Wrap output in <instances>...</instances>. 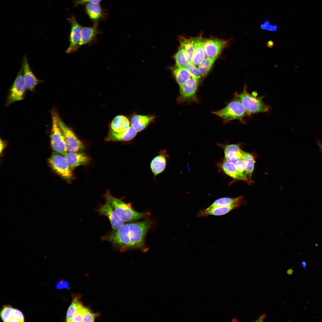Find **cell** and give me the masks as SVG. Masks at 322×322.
<instances>
[{
  "instance_id": "52a82bcc",
  "label": "cell",
  "mask_w": 322,
  "mask_h": 322,
  "mask_svg": "<svg viewBox=\"0 0 322 322\" xmlns=\"http://www.w3.org/2000/svg\"><path fill=\"white\" fill-rule=\"evenodd\" d=\"M48 162L55 172L63 178L68 181L72 179V171L62 154L54 152L48 159Z\"/></svg>"
},
{
  "instance_id": "e0dca14e",
  "label": "cell",
  "mask_w": 322,
  "mask_h": 322,
  "mask_svg": "<svg viewBox=\"0 0 322 322\" xmlns=\"http://www.w3.org/2000/svg\"><path fill=\"white\" fill-rule=\"evenodd\" d=\"M158 153L159 154L153 159L150 164L151 169L154 177L164 170L167 159L169 158V155L165 150H161Z\"/></svg>"
},
{
  "instance_id": "2e32d148",
  "label": "cell",
  "mask_w": 322,
  "mask_h": 322,
  "mask_svg": "<svg viewBox=\"0 0 322 322\" xmlns=\"http://www.w3.org/2000/svg\"><path fill=\"white\" fill-rule=\"evenodd\" d=\"M100 215L107 216L109 220L113 230H116L124 225V222L118 216L109 203L107 201L98 209Z\"/></svg>"
},
{
  "instance_id": "ffe728a7",
  "label": "cell",
  "mask_w": 322,
  "mask_h": 322,
  "mask_svg": "<svg viewBox=\"0 0 322 322\" xmlns=\"http://www.w3.org/2000/svg\"><path fill=\"white\" fill-rule=\"evenodd\" d=\"M239 207L231 205L216 207L210 209L200 210L196 214V217H207L210 215L222 216L229 213L233 210Z\"/></svg>"
},
{
  "instance_id": "9c48e42d",
  "label": "cell",
  "mask_w": 322,
  "mask_h": 322,
  "mask_svg": "<svg viewBox=\"0 0 322 322\" xmlns=\"http://www.w3.org/2000/svg\"><path fill=\"white\" fill-rule=\"evenodd\" d=\"M198 83V81L192 77L187 80L179 87V94L177 98V102L181 104L196 101Z\"/></svg>"
},
{
  "instance_id": "603a6c76",
  "label": "cell",
  "mask_w": 322,
  "mask_h": 322,
  "mask_svg": "<svg viewBox=\"0 0 322 322\" xmlns=\"http://www.w3.org/2000/svg\"><path fill=\"white\" fill-rule=\"evenodd\" d=\"M223 146L226 160L235 164L239 160H242V151L239 145L229 144Z\"/></svg>"
},
{
  "instance_id": "f1b7e54d",
  "label": "cell",
  "mask_w": 322,
  "mask_h": 322,
  "mask_svg": "<svg viewBox=\"0 0 322 322\" xmlns=\"http://www.w3.org/2000/svg\"><path fill=\"white\" fill-rule=\"evenodd\" d=\"M72 296V303L69 307L66 313V321L71 322L79 306L82 304L80 300L81 295L79 294H74Z\"/></svg>"
},
{
  "instance_id": "f546056e",
  "label": "cell",
  "mask_w": 322,
  "mask_h": 322,
  "mask_svg": "<svg viewBox=\"0 0 322 322\" xmlns=\"http://www.w3.org/2000/svg\"><path fill=\"white\" fill-rule=\"evenodd\" d=\"M242 160L245 166V171L247 176L250 177L253 172L255 161L252 154L242 151Z\"/></svg>"
},
{
  "instance_id": "44dd1931",
  "label": "cell",
  "mask_w": 322,
  "mask_h": 322,
  "mask_svg": "<svg viewBox=\"0 0 322 322\" xmlns=\"http://www.w3.org/2000/svg\"><path fill=\"white\" fill-rule=\"evenodd\" d=\"M155 118L154 115L135 114L131 119V126L137 132H140L146 128Z\"/></svg>"
},
{
  "instance_id": "ac0fdd59",
  "label": "cell",
  "mask_w": 322,
  "mask_h": 322,
  "mask_svg": "<svg viewBox=\"0 0 322 322\" xmlns=\"http://www.w3.org/2000/svg\"><path fill=\"white\" fill-rule=\"evenodd\" d=\"M22 67L26 88L32 91L40 81L37 78L31 71L26 57L24 58Z\"/></svg>"
},
{
  "instance_id": "d6986e66",
  "label": "cell",
  "mask_w": 322,
  "mask_h": 322,
  "mask_svg": "<svg viewBox=\"0 0 322 322\" xmlns=\"http://www.w3.org/2000/svg\"><path fill=\"white\" fill-rule=\"evenodd\" d=\"M137 132L131 126L126 131L121 133L114 132L110 129L105 140L112 141H129L134 138Z\"/></svg>"
},
{
  "instance_id": "1f68e13d",
  "label": "cell",
  "mask_w": 322,
  "mask_h": 322,
  "mask_svg": "<svg viewBox=\"0 0 322 322\" xmlns=\"http://www.w3.org/2000/svg\"><path fill=\"white\" fill-rule=\"evenodd\" d=\"M176 66L181 67H185L187 63V59L183 49L181 46L179 50L174 55Z\"/></svg>"
},
{
  "instance_id": "5b68a950",
  "label": "cell",
  "mask_w": 322,
  "mask_h": 322,
  "mask_svg": "<svg viewBox=\"0 0 322 322\" xmlns=\"http://www.w3.org/2000/svg\"><path fill=\"white\" fill-rule=\"evenodd\" d=\"M212 113L221 118L225 122L238 120H241L248 115L240 101L236 97L231 100L223 108Z\"/></svg>"
},
{
  "instance_id": "8d00e7d4",
  "label": "cell",
  "mask_w": 322,
  "mask_h": 322,
  "mask_svg": "<svg viewBox=\"0 0 322 322\" xmlns=\"http://www.w3.org/2000/svg\"><path fill=\"white\" fill-rule=\"evenodd\" d=\"M236 168L237 171L240 175L244 179V180L247 179V175L246 174L244 163L242 160H239L235 163Z\"/></svg>"
},
{
  "instance_id": "ab89813d",
  "label": "cell",
  "mask_w": 322,
  "mask_h": 322,
  "mask_svg": "<svg viewBox=\"0 0 322 322\" xmlns=\"http://www.w3.org/2000/svg\"><path fill=\"white\" fill-rule=\"evenodd\" d=\"M55 287L58 290L69 289L70 288V284L69 282L67 280L62 279L56 283Z\"/></svg>"
},
{
  "instance_id": "7c38bea8",
  "label": "cell",
  "mask_w": 322,
  "mask_h": 322,
  "mask_svg": "<svg viewBox=\"0 0 322 322\" xmlns=\"http://www.w3.org/2000/svg\"><path fill=\"white\" fill-rule=\"evenodd\" d=\"M84 5L85 12L93 24L106 19L108 15L107 10L102 8L99 4L87 3Z\"/></svg>"
},
{
  "instance_id": "ee69618b",
  "label": "cell",
  "mask_w": 322,
  "mask_h": 322,
  "mask_svg": "<svg viewBox=\"0 0 322 322\" xmlns=\"http://www.w3.org/2000/svg\"><path fill=\"white\" fill-rule=\"evenodd\" d=\"M293 272V270L292 269H289L287 271V273L289 275H292Z\"/></svg>"
},
{
  "instance_id": "d590c367",
  "label": "cell",
  "mask_w": 322,
  "mask_h": 322,
  "mask_svg": "<svg viewBox=\"0 0 322 322\" xmlns=\"http://www.w3.org/2000/svg\"><path fill=\"white\" fill-rule=\"evenodd\" d=\"M87 308L83 304L80 305L71 322L82 321L83 315Z\"/></svg>"
},
{
  "instance_id": "7402d4cb",
  "label": "cell",
  "mask_w": 322,
  "mask_h": 322,
  "mask_svg": "<svg viewBox=\"0 0 322 322\" xmlns=\"http://www.w3.org/2000/svg\"><path fill=\"white\" fill-rule=\"evenodd\" d=\"M192 38L194 49L192 63L195 65H198L205 57L204 47L205 39L201 36Z\"/></svg>"
},
{
  "instance_id": "4316f807",
  "label": "cell",
  "mask_w": 322,
  "mask_h": 322,
  "mask_svg": "<svg viewBox=\"0 0 322 322\" xmlns=\"http://www.w3.org/2000/svg\"><path fill=\"white\" fill-rule=\"evenodd\" d=\"M172 72L174 78L179 87L191 77L185 67L175 66L172 69Z\"/></svg>"
},
{
  "instance_id": "681fc988",
  "label": "cell",
  "mask_w": 322,
  "mask_h": 322,
  "mask_svg": "<svg viewBox=\"0 0 322 322\" xmlns=\"http://www.w3.org/2000/svg\"><path fill=\"white\" fill-rule=\"evenodd\" d=\"M318 145L319 146L320 148L321 149V150L322 151V144L319 141V142L318 141Z\"/></svg>"
},
{
  "instance_id": "83f0119b",
  "label": "cell",
  "mask_w": 322,
  "mask_h": 322,
  "mask_svg": "<svg viewBox=\"0 0 322 322\" xmlns=\"http://www.w3.org/2000/svg\"><path fill=\"white\" fill-rule=\"evenodd\" d=\"M222 167L225 172L230 177L236 179L244 180L236 169L235 164L224 160Z\"/></svg>"
},
{
  "instance_id": "60d3db41",
  "label": "cell",
  "mask_w": 322,
  "mask_h": 322,
  "mask_svg": "<svg viewBox=\"0 0 322 322\" xmlns=\"http://www.w3.org/2000/svg\"><path fill=\"white\" fill-rule=\"evenodd\" d=\"M102 0H75L74 1L75 7L80 5H84L87 3L100 4Z\"/></svg>"
},
{
  "instance_id": "74e56055",
  "label": "cell",
  "mask_w": 322,
  "mask_h": 322,
  "mask_svg": "<svg viewBox=\"0 0 322 322\" xmlns=\"http://www.w3.org/2000/svg\"><path fill=\"white\" fill-rule=\"evenodd\" d=\"M260 28L262 30L272 32H275L278 30L277 26L271 24L270 21L267 19H265L260 25Z\"/></svg>"
},
{
  "instance_id": "7a4b0ae2",
  "label": "cell",
  "mask_w": 322,
  "mask_h": 322,
  "mask_svg": "<svg viewBox=\"0 0 322 322\" xmlns=\"http://www.w3.org/2000/svg\"><path fill=\"white\" fill-rule=\"evenodd\" d=\"M152 224L151 221L148 219L129 224L131 248L145 249V236Z\"/></svg>"
},
{
  "instance_id": "30bf717a",
  "label": "cell",
  "mask_w": 322,
  "mask_h": 322,
  "mask_svg": "<svg viewBox=\"0 0 322 322\" xmlns=\"http://www.w3.org/2000/svg\"><path fill=\"white\" fill-rule=\"evenodd\" d=\"M68 20L71 24V28L69 38V44L66 52L70 54L76 51L80 48L79 43L83 27L78 23L73 15Z\"/></svg>"
},
{
  "instance_id": "8fae6325",
  "label": "cell",
  "mask_w": 322,
  "mask_h": 322,
  "mask_svg": "<svg viewBox=\"0 0 322 322\" xmlns=\"http://www.w3.org/2000/svg\"><path fill=\"white\" fill-rule=\"evenodd\" d=\"M26 89L21 67L10 89L7 105L22 100Z\"/></svg>"
},
{
  "instance_id": "4fadbf2b",
  "label": "cell",
  "mask_w": 322,
  "mask_h": 322,
  "mask_svg": "<svg viewBox=\"0 0 322 322\" xmlns=\"http://www.w3.org/2000/svg\"><path fill=\"white\" fill-rule=\"evenodd\" d=\"M226 43V41L216 38L205 40L204 47L205 57L216 59Z\"/></svg>"
},
{
  "instance_id": "4dcf8cb0",
  "label": "cell",
  "mask_w": 322,
  "mask_h": 322,
  "mask_svg": "<svg viewBox=\"0 0 322 322\" xmlns=\"http://www.w3.org/2000/svg\"><path fill=\"white\" fill-rule=\"evenodd\" d=\"M216 59V58L205 57L198 65V69L201 75L205 76L208 74Z\"/></svg>"
},
{
  "instance_id": "c3c4849f",
  "label": "cell",
  "mask_w": 322,
  "mask_h": 322,
  "mask_svg": "<svg viewBox=\"0 0 322 322\" xmlns=\"http://www.w3.org/2000/svg\"><path fill=\"white\" fill-rule=\"evenodd\" d=\"M232 321L233 322H238L239 321L237 318H234L232 319Z\"/></svg>"
},
{
  "instance_id": "d4e9b609",
  "label": "cell",
  "mask_w": 322,
  "mask_h": 322,
  "mask_svg": "<svg viewBox=\"0 0 322 322\" xmlns=\"http://www.w3.org/2000/svg\"><path fill=\"white\" fill-rule=\"evenodd\" d=\"M180 46L183 49L187 63L192 62L194 53V45L192 38H187L182 36L179 37Z\"/></svg>"
},
{
  "instance_id": "5bb4252c",
  "label": "cell",
  "mask_w": 322,
  "mask_h": 322,
  "mask_svg": "<svg viewBox=\"0 0 322 322\" xmlns=\"http://www.w3.org/2000/svg\"><path fill=\"white\" fill-rule=\"evenodd\" d=\"M99 23H93L92 26L83 27L79 43L80 47L86 45H91L97 41V35L102 33L98 28Z\"/></svg>"
},
{
  "instance_id": "9a60e30c",
  "label": "cell",
  "mask_w": 322,
  "mask_h": 322,
  "mask_svg": "<svg viewBox=\"0 0 322 322\" xmlns=\"http://www.w3.org/2000/svg\"><path fill=\"white\" fill-rule=\"evenodd\" d=\"M62 154L72 171L78 166L87 164L90 160L85 153L80 152L67 151Z\"/></svg>"
},
{
  "instance_id": "836d02e7",
  "label": "cell",
  "mask_w": 322,
  "mask_h": 322,
  "mask_svg": "<svg viewBox=\"0 0 322 322\" xmlns=\"http://www.w3.org/2000/svg\"><path fill=\"white\" fill-rule=\"evenodd\" d=\"M185 68L188 72L191 77L195 78L199 81L201 77V75L198 68L196 65L192 62L187 63Z\"/></svg>"
},
{
  "instance_id": "f6af8a7d",
  "label": "cell",
  "mask_w": 322,
  "mask_h": 322,
  "mask_svg": "<svg viewBox=\"0 0 322 322\" xmlns=\"http://www.w3.org/2000/svg\"><path fill=\"white\" fill-rule=\"evenodd\" d=\"M4 143L1 140H0V153H1V151L3 149L4 147Z\"/></svg>"
},
{
  "instance_id": "e575fe53",
  "label": "cell",
  "mask_w": 322,
  "mask_h": 322,
  "mask_svg": "<svg viewBox=\"0 0 322 322\" xmlns=\"http://www.w3.org/2000/svg\"><path fill=\"white\" fill-rule=\"evenodd\" d=\"M99 315L98 312H93L90 309L87 308L83 315L82 321L94 322L96 318Z\"/></svg>"
},
{
  "instance_id": "bcb514c9",
  "label": "cell",
  "mask_w": 322,
  "mask_h": 322,
  "mask_svg": "<svg viewBox=\"0 0 322 322\" xmlns=\"http://www.w3.org/2000/svg\"><path fill=\"white\" fill-rule=\"evenodd\" d=\"M301 264H302V267L304 268V269H305L306 271L307 272L306 269V262L305 261H303L302 262Z\"/></svg>"
},
{
  "instance_id": "ba28073f",
  "label": "cell",
  "mask_w": 322,
  "mask_h": 322,
  "mask_svg": "<svg viewBox=\"0 0 322 322\" xmlns=\"http://www.w3.org/2000/svg\"><path fill=\"white\" fill-rule=\"evenodd\" d=\"M57 113L52 112V126L50 138L52 147L55 152L61 154L66 152L64 137L58 126L56 117Z\"/></svg>"
},
{
  "instance_id": "7bdbcfd3",
  "label": "cell",
  "mask_w": 322,
  "mask_h": 322,
  "mask_svg": "<svg viewBox=\"0 0 322 322\" xmlns=\"http://www.w3.org/2000/svg\"><path fill=\"white\" fill-rule=\"evenodd\" d=\"M274 45L273 42L271 40L269 41L267 43V46L270 48H272Z\"/></svg>"
},
{
  "instance_id": "277c9868",
  "label": "cell",
  "mask_w": 322,
  "mask_h": 322,
  "mask_svg": "<svg viewBox=\"0 0 322 322\" xmlns=\"http://www.w3.org/2000/svg\"><path fill=\"white\" fill-rule=\"evenodd\" d=\"M247 87L245 84L243 91L240 93H235L236 97L241 102L246 110L248 115L254 114L267 112L269 107L263 102L262 98L251 95L247 91Z\"/></svg>"
},
{
  "instance_id": "d6a6232c",
  "label": "cell",
  "mask_w": 322,
  "mask_h": 322,
  "mask_svg": "<svg viewBox=\"0 0 322 322\" xmlns=\"http://www.w3.org/2000/svg\"><path fill=\"white\" fill-rule=\"evenodd\" d=\"M14 308L10 305L3 306L1 312L0 316L3 321L9 322L12 318V312Z\"/></svg>"
},
{
  "instance_id": "f35d334b",
  "label": "cell",
  "mask_w": 322,
  "mask_h": 322,
  "mask_svg": "<svg viewBox=\"0 0 322 322\" xmlns=\"http://www.w3.org/2000/svg\"><path fill=\"white\" fill-rule=\"evenodd\" d=\"M12 318L18 320L19 322H23L24 321L23 313L17 309L14 308L12 312Z\"/></svg>"
},
{
  "instance_id": "484cf974",
  "label": "cell",
  "mask_w": 322,
  "mask_h": 322,
  "mask_svg": "<svg viewBox=\"0 0 322 322\" xmlns=\"http://www.w3.org/2000/svg\"><path fill=\"white\" fill-rule=\"evenodd\" d=\"M243 197L241 196L235 198H221L216 200L207 208L209 209L216 207L231 205H236L239 207L243 203Z\"/></svg>"
},
{
  "instance_id": "b9f144b4",
  "label": "cell",
  "mask_w": 322,
  "mask_h": 322,
  "mask_svg": "<svg viewBox=\"0 0 322 322\" xmlns=\"http://www.w3.org/2000/svg\"><path fill=\"white\" fill-rule=\"evenodd\" d=\"M267 316V314L265 313H263L258 318L256 321L255 322H263V319L265 318Z\"/></svg>"
},
{
  "instance_id": "3957f363",
  "label": "cell",
  "mask_w": 322,
  "mask_h": 322,
  "mask_svg": "<svg viewBox=\"0 0 322 322\" xmlns=\"http://www.w3.org/2000/svg\"><path fill=\"white\" fill-rule=\"evenodd\" d=\"M103 240L107 241L119 251L125 252L131 248L129 224L124 225L116 230H113L102 236Z\"/></svg>"
},
{
  "instance_id": "7dc6e473",
  "label": "cell",
  "mask_w": 322,
  "mask_h": 322,
  "mask_svg": "<svg viewBox=\"0 0 322 322\" xmlns=\"http://www.w3.org/2000/svg\"><path fill=\"white\" fill-rule=\"evenodd\" d=\"M9 322H19V321H18V320H16V319H14V318H11V319H10V321H9Z\"/></svg>"
},
{
  "instance_id": "6da1fadb",
  "label": "cell",
  "mask_w": 322,
  "mask_h": 322,
  "mask_svg": "<svg viewBox=\"0 0 322 322\" xmlns=\"http://www.w3.org/2000/svg\"><path fill=\"white\" fill-rule=\"evenodd\" d=\"M105 198L118 217L124 222L134 221L145 218L148 215L147 213L136 211L133 209L131 203H126L109 193L105 195Z\"/></svg>"
},
{
  "instance_id": "cb8c5ba5",
  "label": "cell",
  "mask_w": 322,
  "mask_h": 322,
  "mask_svg": "<svg viewBox=\"0 0 322 322\" xmlns=\"http://www.w3.org/2000/svg\"><path fill=\"white\" fill-rule=\"evenodd\" d=\"M130 123L129 119L123 115L115 117L111 124V129L114 132L121 133L127 130L130 127Z\"/></svg>"
},
{
  "instance_id": "8992f818",
  "label": "cell",
  "mask_w": 322,
  "mask_h": 322,
  "mask_svg": "<svg viewBox=\"0 0 322 322\" xmlns=\"http://www.w3.org/2000/svg\"><path fill=\"white\" fill-rule=\"evenodd\" d=\"M57 122L63 134L67 151L82 152L84 148L82 142L76 137L73 131L67 127L60 118L58 114Z\"/></svg>"
}]
</instances>
